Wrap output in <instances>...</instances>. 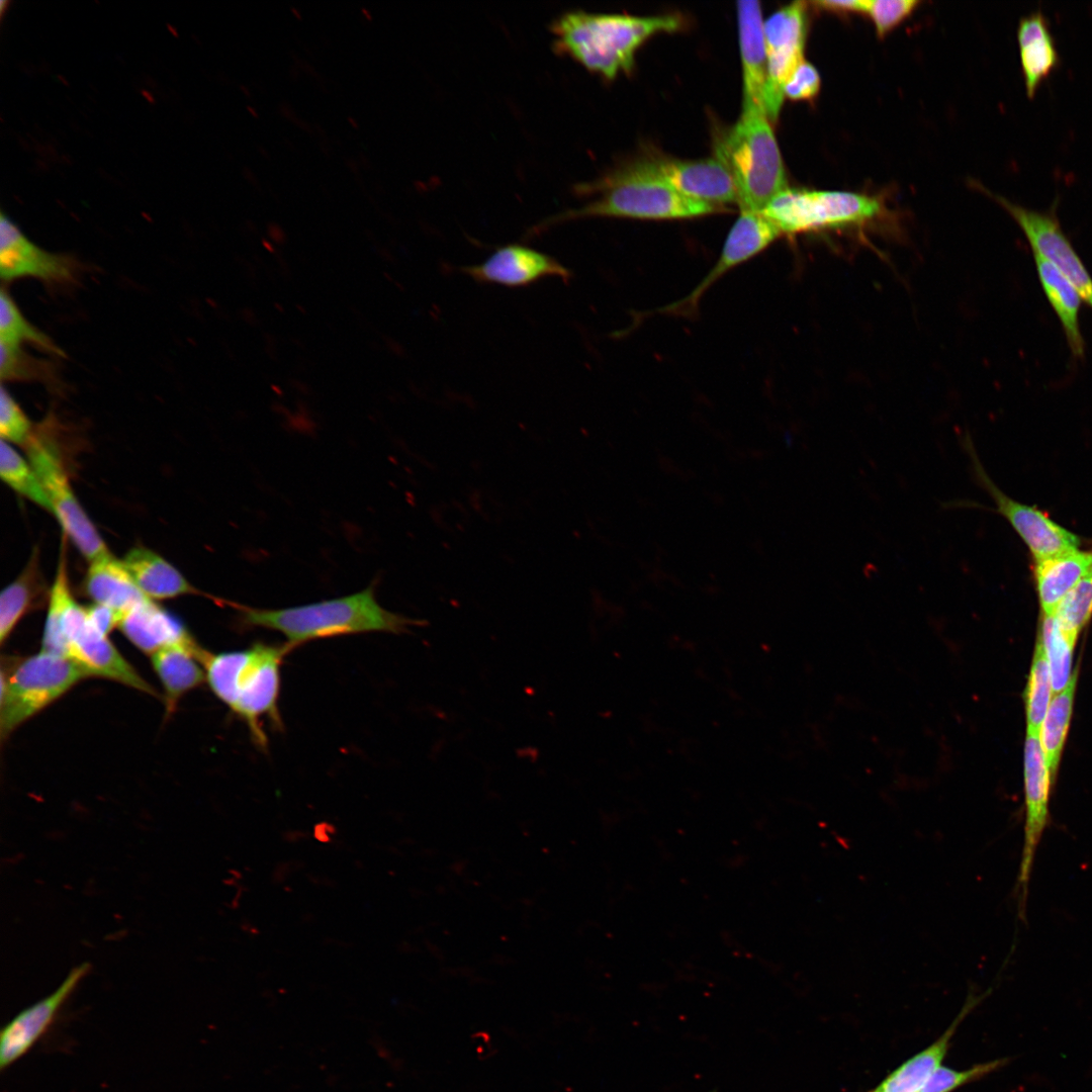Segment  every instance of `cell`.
Here are the masks:
<instances>
[{
    "instance_id": "f546056e",
    "label": "cell",
    "mask_w": 1092,
    "mask_h": 1092,
    "mask_svg": "<svg viewBox=\"0 0 1092 1092\" xmlns=\"http://www.w3.org/2000/svg\"><path fill=\"white\" fill-rule=\"evenodd\" d=\"M0 475L16 493L52 513L48 494L30 461L4 440L0 444Z\"/></svg>"
},
{
    "instance_id": "d4e9b609",
    "label": "cell",
    "mask_w": 1092,
    "mask_h": 1092,
    "mask_svg": "<svg viewBox=\"0 0 1092 1092\" xmlns=\"http://www.w3.org/2000/svg\"><path fill=\"white\" fill-rule=\"evenodd\" d=\"M122 562L149 600H167L183 595L200 594L183 574L155 551L136 546L123 557Z\"/></svg>"
},
{
    "instance_id": "ac0fdd59",
    "label": "cell",
    "mask_w": 1092,
    "mask_h": 1092,
    "mask_svg": "<svg viewBox=\"0 0 1092 1092\" xmlns=\"http://www.w3.org/2000/svg\"><path fill=\"white\" fill-rule=\"evenodd\" d=\"M737 19L743 75L742 109L765 112L767 66L760 3L755 0L738 1Z\"/></svg>"
},
{
    "instance_id": "4316f807",
    "label": "cell",
    "mask_w": 1092,
    "mask_h": 1092,
    "mask_svg": "<svg viewBox=\"0 0 1092 1092\" xmlns=\"http://www.w3.org/2000/svg\"><path fill=\"white\" fill-rule=\"evenodd\" d=\"M1092 568V550L1079 549L1034 561L1041 610L1053 615L1062 599Z\"/></svg>"
},
{
    "instance_id": "9c48e42d",
    "label": "cell",
    "mask_w": 1092,
    "mask_h": 1092,
    "mask_svg": "<svg viewBox=\"0 0 1092 1092\" xmlns=\"http://www.w3.org/2000/svg\"><path fill=\"white\" fill-rule=\"evenodd\" d=\"M961 447L967 454L970 470L976 483L989 493L1002 515L1029 548L1034 561L1077 550L1079 538L1051 520L1041 511L1020 504L1000 490L986 472L971 436H961Z\"/></svg>"
},
{
    "instance_id": "60d3db41",
    "label": "cell",
    "mask_w": 1092,
    "mask_h": 1092,
    "mask_svg": "<svg viewBox=\"0 0 1092 1092\" xmlns=\"http://www.w3.org/2000/svg\"><path fill=\"white\" fill-rule=\"evenodd\" d=\"M816 5L826 10L832 11H855L864 12L866 0H842V1H818Z\"/></svg>"
},
{
    "instance_id": "cb8c5ba5",
    "label": "cell",
    "mask_w": 1092,
    "mask_h": 1092,
    "mask_svg": "<svg viewBox=\"0 0 1092 1092\" xmlns=\"http://www.w3.org/2000/svg\"><path fill=\"white\" fill-rule=\"evenodd\" d=\"M83 589L94 604L109 607L120 615L148 600L122 560L110 552L89 562Z\"/></svg>"
},
{
    "instance_id": "44dd1931",
    "label": "cell",
    "mask_w": 1092,
    "mask_h": 1092,
    "mask_svg": "<svg viewBox=\"0 0 1092 1092\" xmlns=\"http://www.w3.org/2000/svg\"><path fill=\"white\" fill-rule=\"evenodd\" d=\"M1017 42L1026 94L1032 98L1040 83L1060 65L1051 23L1040 9L1019 19Z\"/></svg>"
},
{
    "instance_id": "836d02e7",
    "label": "cell",
    "mask_w": 1092,
    "mask_h": 1092,
    "mask_svg": "<svg viewBox=\"0 0 1092 1092\" xmlns=\"http://www.w3.org/2000/svg\"><path fill=\"white\" fill-rule=\"evenodd\" d=\"M1052 692L1053 687L1048 659L1038 640L1025 695L1028 734L1039 735L1041 723L1052 701Z\"/></svg>"
},
{
    "instance_id": "83f0119b",
    "label": "cell",
    "mask_w": 1092,
    "mask_h": 1092,
    "mask_svg": "<svg viewBox=\"0 0 1092 1092\" xmlns=\"http://www.w3.org/2000/svg\"><path fill=\"white\" fill-rule=\"evenodd\" d=\"M1033 258L1040 285L1062 325L1069 348L1076 358H1082L1085 353L1079 325L1082 297L1051 263L1036 253H1033Z\"/></svg>"
},
{
    "instance_id": "f35d334b",
    "label": "cell",
    "mask_w": 1092,
    "mask_h": 1092,
    "mask_svg": "<svg viewBox=\"0 0 1092 1092\" xmlns=\"http://www.w3.org/2000/svg\"><path fill=\"white\" fill-rule=\"evenodd\" d=\"M820 88V76L816 68L805 60L799 64L784 87V96L792 100H808L815 97Z\"/></svg>"
},
{
    "instance_id": "e0dca14e",
    "label": "cell",
    "mask_w": 1092,
    "mask_h": 1092,
    "mask_svg": "<svg viewBox=\"0 0 1092 1092\" xmlns=\"http://www.w3.org/2000/svg\"><path fill=\"white\" fill-rule=\"evenodd\" d=\"M89 970L88 963L73 968L53 993L19 1012L2 1028L0 1034L1 1070L25 1055L49 1030L63 1005Z\"/></svg>"
},
{
    "instance_id": "d590c367",
    "label": "cell",
    "mask_w": 1092,
    "mask_h": 1092,
    "mask_svg": "<svg viewBox=\"0 0 1092 1092\" xmlns=\"http://www.w3.org/2000/svg\"><path fill=\"white\" fill-rule=\"evenodd\" d=\"M1010 1061L1011 1058H1001L980 1063L965 1070L951 1069L940 1065L919 1092H953L964 1085L978 1081L1001 1069L1008 1065Z\"/></svg>"
},
{
    "instance_id": "8d00e7d4",
    "label": "cell",
    "mask_w": 1092,
    "mask_h": 1092,
    "mask_svg": "<svg viewBox=\"0 0 1092 1092\" xmlns=\"http://www.w3.org/2000/svg\"><path fill=\"white\" fill-rule=\"evenodd\" d=\"M34 432L35 429L25 413L2 385L0 392L1 440L26 447L33 438Z\"/></svg>"
},
{
    "instance_id": "52a82bcc",
    "label": "cell",
    "mask_w": 1092,
    "mask_h": 1092,
    "mask_svg": "<svg viewBox=\"0 0 1092 1092\" xmlns=\"http://www.w3.org/2000/svg\"><path fill=\"white\" fill-rule=\"evenodd\" d=\"M880 212V202L868 195L790 187L780 192L762 211L781 234L787 235L859 225Z\"/></svg>"
},
{
    "instance_id": "1f68e13d",
    "label": "cell",
    "mask_w": 1092,
    "mask_h": 1092,
    "mask_svg": "<svg viewBox=\"0 0 1092 1092\" xmlns=\"http://www.w3.org/2000/svg\"><path fill=\"white\" fill-rule=\"evenodd\" d=\"M0 378L2 381H39L58 387L61 379L51 361L35 358L21 346L0 343Z\"/></svg>"
},
{
    "instance_id": "d6a6232c",
    "label": "cell",
    "mask_w": 1092,
    "mask_h": 1092,
    "mask_svg": "<svg viewBox=\"0 0 1092 1092\" xmlns=\"http://www.w3.org/2000/svg\"><path fill=\"white\" fill-rule=\"evenodd\" d=\"M1039 639L1048 659L1053 691L1058 694L1072 678V657L1076 641L1062 632L1054 614H1043Z\"/></svg>"
},
{
    "instance_id": "7a4b0ae2",
    "label": "cell",
    "mask_w": 1092,
    "mask_h": 1092,
    "mask_svg": "<svg viewBox=\"0 0 1092 1092\" xmlns=\"http://www.w3.org/2000/svg\"><path fill=\"white\" fill-rule=\"evenodd\" d=\"M676 15L635 16L567 10L550 24L552 48L606 80L628 73L635 53L649 37L677 30Z\"/></svg>"
},
{
    "instance_id": "9a60e30c",
    "label": "cell",
    "mask_w": 1092,
    "mask_h": 1092,
    "mask_svg": "<svg viewBox=\"0 0 1092 1092\" xmlns=\"http://www.w3.org/2000/svg\"><path fill=\"white\" fill-rule=\"evenodd\" d=\"M639 164L689 198L718 207L738 204L733 177L717 154L696 161L652 159Z\"/></svg>"
},
{
    "instance_id": "7c38bea8",
    "label": "cell",
    "mask_w": 1092,
    "mask_h": 1092,
    "mask_svg": "<svg viewBox=\"0 0 1092 1092\" xmlns=\"http://www.w3.org/2000/svg\"><path fill=\"white\" fill-rule=\"evenodd\" d=\"M1053 777L1040 745L1039 735H1026L1024 746V838L1017 879L1019 917L1024 921L1028 888L1038 844L1049 822V799Z\"/></svg>"
},
{
    "instance_id": "ab89813d",
    "label": "cell",
    "mask_w": 1092,
    "mask_h": 1092,
    "mask_svg": "<svg viewBox=\"0 0 1092 1092\" xmlns=\"http://www.w3.org/2000/svg\"><path fill=\"white\" fill-rule=\"evenodd\" d=\"M86 611L89 624L104 636L118 626L121 616L117 611L98 604L86 607Z\"/></svg>"
},
{
    "instance_id": "2e32d148",
    "label": "cell",
    "mask_w": 1092,
    "mask_h": 1092,
    "mask_svg": "<svg viewBox=\"0 0 1092 1092\" xmlns=\"http://www.w3.org/2000/svg\"><path fill=\"white\" fill-rule=\"evenodd\" d=\"M462 272L479 283L521 287L544 278L568 282L572 272L555 258L519 244L497 248L481 263L462 268Z\"/></svg>"
},
{
    "instance_id": "5b68a950",
    "label": "cell",
    "mask_w": 1092,
    "mask_h": 1092,
    "mask_svg": "<svg viewBox=\"0 0 1092 1092\" xmlns=\"http://www.w3.org/2000/svg\"><path fill=\"white\" fill-rule=\"evenodd\" d=\"M771 124L763 110L742 109L717 148L735 182L740 210L762 212L789 187Z\"/></svg>"
},
{
    "instance_id": "30bf717a",
    "label": "cell",
    "mask_w": 1092,
    "mask_h": 1092,
    "mask_svg": "<svg viewBox=\"0 0 1092 1092\" xmlns=\"http://www.w3.org/2000/svg\"><path fill=\"white\" fill-rule=\"evenodd\" d=\"M807 28V6L803 1L782 7L763 22L767 66L764 110L771 123L778 120L786 82L804 61Z\"/></svg>"
},
{
    "instance_id": "d6986e66",
    "label": "cell",
    "mask_w": 1092,
    "mask_h": 1092,
    "mask_svg": "<svg viewBox=\"0 0 1092 1092\" xmlns=\"http://www.w3.org/2000/svg\"><path fill=\"white\" fill-rule=\"evenodd\" d=\"M88 619V618H87ZM66 657L81 665L90 676L115 680L141 692L157 696L116 647L87 622L68 642Z\"/></svg>"
},
{
    "instance_id": "e575fe53",
    "label": "cell",
    "mask_w": 1092,
    "mask_h": 1092,
    "mask_svg": "<svg viewBox=\"0 0 1092 1092\" xmlns=\"http://www.w3.org/2000/svg\"><path fill=\"white\" fill-rule=\"evenodd\" d=\"M1092 615V568L1057 606L1054 616L1062 632L1076 641Z\"/></svg>"
},
{
    "instance_id": "4fadbf2b",
    "label": "cell",
    "mask_w": 1092,
    "mask_h": 1092,
    "mask_svg": "<svg viewBox=\"0 0 1092 1092\" xmlns=\"http://www.w3.org/2000/svg\"><path fill=\"white\" fill-rule=\"evenodd\" d=\"M81 263L68 254L51 253L29 241L4 213L0 215V275L11 281L33 277L54 284H72Z\"/></svg>"
},
{
    "instance_id": "f1b7e54d",
    "label": "cell",
    "mask_w": 1092,
    "mask_h": 1092,
    "mask_svg": "<svg viewBox=\"0 0 1092 1092\" xmlns=\"http://www.w3.org/2000/svg\"><path fill=\"white\" fill-rule=\"evenodd\" d=\"M1077 672L1068 686L1052 699L1039 731V741L1052 777H1055L1069 728Z\"/></svg>"
},
{
    "instance_id": "ba28073f",
    "label": "cell",
    "mask_w": 1092,
    "mask_h": 1092,
    "mask_svg": "<svg viewBox=\"0 0 1092 1092\" xmlns=\"http://www.w3.org/2000/svg\"><path fill=\"white\" fill-rule=\"evenodd\" d=\"M42 429L35 430L25 447L28 460L44 487L52 514L65 537L90 562L110 551L76 497L56 443L47 434L46 427Z\"/></svg>"
},
{
    "instance_id": "4dcf8cb0",
    "label": "cell",
    "mask_w": 1092,
    "mask_h": 1092,
    "mask_svg": "<svg viewBox=\"0 0 1092 1092\" xmlns=\"http://www.w3.org/2000/svg\"><path fill=\"white\" fill-rule=\"evenodd\" d=\"M0 343L11 346L29 343L53 355L65 357V352L49 336L24 317L4 287L0 292Z\"/></svg>"
},
{
    "instance_id": "7402d4cb",
    "label": "cell",
    "mask_w": 1092,
    "mask_h": 1092,
    "mask_svg": "<svg viewBox=\"0 0 1092 1092\" xmlns=\"http://www.w3.org/2000/svg\"><path fill=\"white\" fill-rule=\"evenodd\" d=\"M205 652L196 641L174 644L160 649L152 656V665L165 691L167 713H173L179 700L206 680L200 660Z\"/></svg>"
},
{
    "instance_id": "5bb4252c",
    "label": "cell",
    "mask_w": 1092,
    "mask_h": 1092,
    "mask_svg": "<svg viewBox=\"0 0 1092 1092\" xmlns=\"http://www.w3.org/2000/svg\"><path fill=\"white\" fill-rule=\"evenodd\" d=\"M778 226L762 212L741 210L730 229L721 254L706 277L685 298L662 308V312L688 314L695 310L705 292L726 272L754 257L780 237Z\"/></svg>"
},
{
    "instance_id": "6da1fadb",
    "label": "cell",
    "mask_w": 1092,
    "mask_h": 1092,
    "mask_svg": "<svg viewBox=\"0 0 1092 1092\" xmlns=\"http://www.w3.org/2000/svg\"><path fill=\"white\" fill-rule=\"evenodd\" d=\"M232 606L239 611L243 626L279 632L290 651L316 639L371 632L401 634L427 624L384 609L377 602L375 583L345 597L283 609Z\"/></svg>"
},
{
    "instance_id": "8fae6325",
    "label": "cell",
    "mask_w": 1092,
    "mask_h": 1092,
    "mask_svg": "<svg viewBox=\"0 0 1092 1092\" xmlns=\"http://www.w3.org/2000/svg\"><path fill=\"white\" fill-rule=\"evenodd\" d=\"M1011 214L1024 233L1033 253L1057 268L1092 308V278L1064 233L1056 213L1058 201L1036 210L989 192Z\"/></svg>"
},
{
    "instance_id": "277c9868",
    "label": "cell",
    "mask_w": 1092,
    "mask_h": 1092,
    "mask_svg": "<svg viewBox=\"0 0 1092 1092\" xmlns=\"http://www.w3.org/2000/svg\"><path fill=\"white\" fill-rule=\"evenodd\" d=\"M288 652L286 644L256 642L242 650L220 653L205 650L200 661L213 694L245 721L252 739L261 748L267 746L262 719L281 725L280 666Z\"/></svg>"
},
{
    "instance_id": "3957f363",
    "label": "cell",
    "mask_w": 1092,
    "mask_h": 1092,
    "mask_svg": "<svg viewBox=\"0 0 1092 1092\" xmlns=\"http://www.w3.org/2000/svg\"><path fill=\"white\" fill-rule=\"evenodd\" d=\"M581 196H594L582 206L554 214L533 226L527 237L549 228L587 217L640 219H687L721 210V207L689 198L638 162L611 171L592 182L573 187Z\"/></svg>"
},
{
    "instance_id": "8992f818",
    "label": "cell",
    "mask_w": 1092,
    "mask_h": 1092,
    "mask_svg": "<svg viewBox=\"0 0 1092 1092\" xmlns=\"http://www.w3.org/2000/svg\"><path fill=\"white\" fill-rule=\"evenodd\" d=\"M90 676L74 660L41 650L1 670L0 730L4 740L23 722Z\"/></svg>"
},
{
    "instance_id": "ffe728a7",
    "label": "cell",
    "mask_w": 1092,
    "mask_h": 1092,
    "mask_svg": "<svg viewBox=\"0 0 1092 1092\" xmlns=\"http://www.w3.org/2000/svg\"><path fill=\"white\" fill-rule=\"evenodd\" d=\"M117 628L135 647L149 655L170 645L195 642L176 616L149 599L124 612Z\"/></svg>"
},
{
    "instance_id": "74e56055",
    "label": "cell",
    "mask_w": 1092,
    "mask_h": 1092,
    "mask_svg": "<svg viewBox=\"0 0 1092 1092\" xmlns=\"http://www.w3.org/2000/svg\"><path fill=\"white\" fill-rule=\"evenodd\" d=\"M918 4L915 0H866L864 13L872 18L880 35H884L906 16Z\"/></svg>"
},
{
    "instance_id": "603a6c76",
    "label": "cell",
    "mask_w": 1092,
    "mask_h": 1092,
    "mask_svg": "<svg viewBox=\"0 0 1092 1092\" xmlns=\"http://www.w3.org/2000/svg\"><path fill=\"white\" fill-rule=\"evenodd\" d=\"M980 1000L981 997L976 1000L970 998L935 1041L903 1062L869 1092H919L931 1074L942 1065L959 1025Z\"/></svg>"
},
{
    "instance_id": "484cf974",
    "label": "cell",
    "mask_w": 1092,
    "mask_h": 1092,
    "mask_svg": "<svg viewBox=\"0 0 1092 1092\" xmlns=\"http://www.w3.org/2000/svg\"><path fill=\"white\" fill-rule=\"evenodd\" d=\"M39 561V550L34 548L22 571L1 592V644L7 640L26 614L49 601L51 588L44 580Z\"/></svg>"
}]
</instances>
